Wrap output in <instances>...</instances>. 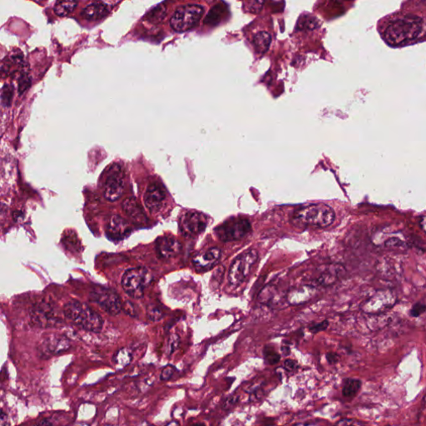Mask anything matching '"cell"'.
Listing matches in <instances>:
<instances>
[{
	"instance_id": "cell-1",
	"label": "cell",
	"mask_w": 426,
	"mask_h": 426,
	"mask_svg": "<svg viewBox=\"0 0 426 426\" xmlns=\"http://www.w3.org/2000/svg\"><path fill=\"white\" fill-rule=\"evenodd\" d=\"M424 28V21L412 14L400 16L390 21L382 37L391 46H402L418 38Z\"/></svg>"
},
{
	"instance_id": "cell-2",
	"label": "cell",
	"mask_w": 426,
	"mask_h": 426,
	"mask_svg": "<svg viewBox=\"0 0 426 426\" xmlns=\"http://www.w3.org/2000/svg\"><path fill=\"white\" fill-rule=\"evenodd\" d=\"M335 220V210L323 202L303 205L295 210L291 217V224L297 228H325L333 224Z\"/></svg>"
},
{
	"instance_id": "cell-3",
	"label": "cell",
	"mask_w": 426,
	"mask_h": 426,
	"mask_svg": "<svg viewBox=\"0 0 426 426\" xmlns=\"http://www.w3.org/2000/svg\"><path fill=\"white\" fill-rule=\"evenodd\" d=\"M64 312L69 321L85 331L94 333L102 331L103 320L87 304L73 300L65 305Z\"/></svg>"
},
{
	"instance_id": "cell-4",
	"label": "cell",
	"mask_w": 426,
	"mask_h": 426,
	"mask_svg": "<svg viewBox=\"0 0 426 426\" xmlns=\"http://www.w3.org/2000/svg\"><path fill=\"white\" fill-rule=\"evenodd\" d=\"M259 259L258 252L249 249L241 253L232 261L228 272V281L233 286H240L250 275L253 268Z\"/></svg>"
},
{
	"instance_id": "cell-5",
	"label": "cell",
	"mask_w": 426,
	"mask_h": 426,
	"mask_svg": "<svg viewBox=\"0 0 426 426\" xmlns=\"http://www.w3.org/2000/svg\"><path fill=\"white\" fill-rule=\"evenodd\" d=\"M204 13V8L199 4H185L176 8L170 23L176 32H186L197 25Z\"/></svg>"
},
{
	"instance_id": "cell-6",
	"label": "cell",
	"mask_w": 426,
	"mask_h": 426,
	"mask_svg": "<svg viewBox=\"0 0 426 426\" xmlns=\"http://www.w3.org/2000/svg\"><path fill=\"white\" fill-rule=\"evenodd\" d=\"M150 280V274L144 267L131 268L122 277V287L132 298L140 299L144 295L145 287Z\"/></svg>"
},
{
	"instance_id": "cell-7",
	"label": "cell",
	"mask_w": 426,
	"mask_h": 426,
	"mask_svg": "<svg viewBox=\"0 0 426 426\" xmlns=\"http://www.w3.org/2000/svg\"><path fill=\"white\" fill-rule=\"evenodd\" d=\"M252 232L249 220L243 217H233L215 228V233L225 243L242 240Z\"/></svg>"
},
{
	"instance_id": "cell-8",
	"label": "cell",
	"mask_w": 426,
	"mask_h": 426,
	"mask_svg": "<svg viewBox=\"0 0 426 426\" xmlns=\"http://www.w3.org/2000/svg\"><path fill=\"white\" fill-rule=\"evenodd\" d=\"M396 302V294L391 290H379L360 306L365 314L376 316L392 308Z\"/></svg>"
},
{
	"instance_id": "cell-9",
	"label": "cell",
	"mask_w": 426,
	"mask_h": 426,
	"mask_svg": "<svg viewBox=\"0 0 426 426\" xmlns=\"http://www.w3.org/2000/svg\"><path fill=\"white\" fill-rule=\"evenodd\" d=\"M123 179V169L118 164H113L110 167L103 186V195L107 201L116 202L120 199L124 190Z\"/></svg>"
},
{
	"instance_id": "cell-10",
	"label": "cell",
	"mask_w": 426,
	"mask_h": 426,
	"mask_svg": "<svg viewBox=\"0 0 426 426\" xmlns=\"http://www.w3.org/2000/svg\"><path fill=\"white\" fill-rule=\"evenodd\" d=\"M92 301L111 316H117L122 310V303L118 294L110 289L96 287L90 294Z\"/></svg>"
},
{
	"instance_id": "cell-11",
	"label": "cell",
	"mask_w": 426,
	"mask_h": 426,
	"mask_svg": "<svg viewBox=\"0 0 426 426\" xmlns=\"http://www.w3.org/2000/svg\"><path fill=\"white\" fill-rule=\"evenodd\" d=\"M207 225V218L201 212H188L181 217V229L185 235L194 237L204 232Z\"/></svg>"
},
{
	"instance_id": "cell-12",
	"label": "cell",
	"mask_w": 426,
	"mask_h": 426,
	"mask_svg": "<svg viewBox=\"0 0 426 426\" xmlns=\"http://www.w3.org/2000/svg\"><path fill=\"white\" fill-rule=\"evenodd\" d=\"M15 174V161L10 153L0 150V191L8 188Z\"/></svg>"
},
{
	"instance_id": "cell-13",
	"label": "cell",
	"mask_w": 426,
	"mask_h": 426,
	"mask_svg": "<svg viewBox=\"0 0 426 426\" xmlns=\"http://www.w3.org/2000/svg\"><path fill=\"white\" fill-rule=\"evenodd\" d=\"M166 200V191L164 186L158 182L151 183L146 190L144 204L152 212H158L164 206Z\"/></svg>"
},
{
	"instance_id": "cell-14",
	"label": "cell",
	"mask_w": 426,
	"mask_h": 426,
	"mask_svg": "<svg viewBox=\"0 0 426 426\" xmlns=\"http://www.w3.org/2000/svg\"><path fill=\"white\" fill-rule=\"evenodd\" d=\"M70 347V342L66 337L52 335L46 337L42 342L40 350L44 355H57L66 351Z\"/></svg>"
},
{
	"instance_id": "cell-15",
	"label": "cell",
	"mask_w": 426,
	"mask_h": 426,
	"mask_svg": "<svg viewBox=\"0 0 426 426\" xmlns=\"http://www.w3.org/2000/svg\"><path fill=\"white\" fill-rule=\"evenodd\" d=\"M156 251L160 257L170 259L178 255L181 251V244L172 236H164L157 240Z\"/></svg>"
},
{
	"instance_id": "cell-16",
	"label": "cell",
	"mask_w": 426,
	"mask_h": 426,
	"mask_svg": "<svg viewBox=\"0 0 426 426\" xmlns=\"http://www.w3.org/2000/svg\"><path fill=\"white\" fill-rule=\"evenodd\" d=\"M32 319L40 327H54L57 324V316L54 309L48 304H40L33 312Z\"/></svg>"
},
{
	"instance_id": "cell-17",
	"label": "cell",
	"mask_w": 426,
	"mask_h": 426,
	"mask_svg": "<svg viewBox=\"0 0 426 426\" xmlns=\"http://www.w3.org/2000/svg\"><path fill=\"white\" fill-rule=\"evenodd\" d=\"M13 97V88L10 86H4L0 90V136L5 130L9 118V107Z\"/></svg>"
},
{
	"instance_id": "cell-18",
	"label": "cell",
	"mask_w": 426,
	"mask_h": 426,
	"mask_svg": "<svg viewBox=\"0 0 426 426\" xmlns=\"http://www.w3.org/2000/svg\"><path fill=\"white\" fill-rule=\"evenodd\" d=\"M317 290L313 286L306 285L292 289L286 293V300L289 304L297 306L306 303L314 297Z\"/></svg>"
},
{
	"instance_id": "cell-19",
	"label": "cell",
	"mask_w": 426,
	"mask_h": 426,
	"mask_svg": "<svg viewBox=\"0 0 426 426\" xmlns=\"http://www.w3.org/2000/svg\"><path fill=\"white\" fill-rule=\"evenodd\" d=\"M221 258V251L217 248H212L197 255L193 259V264L197 269L207 270L217 265Z\"/></svg>"
},
{
	"instance_id": "cell-20",
	"label": "cell",
	"mask_w": 426,
	"mask_h": 426,
	"mask_svg": "<svg viewBox=\"0 0 426 426\" xmlns=\"http://www.w3.org/2000/svg\"><path fill=\"white\" fill-rule=\"evenodd\" d=\"M342 270L343 269H342L341 265H328L322 271V273L320 274V276L316 280L317 285L322 286H328L334 284L336 281L339 280Z\"/></svg>"
},
{
	"instance_id": "cell-21",
	"label": "cell",
	"mask_w": 426,
	"mask_h": 426,
	"mask_svg": "<svg viewBox=\"0 0 426 426\" xmlns=\"http://www.w3.org/2000/svg\"><path fill=\"white\" fill-rule=\"evenodd\" d=\"M123 210L128 217H131L134 222L138 223H144L146 222L145 212L143 207L134 198H127L123 203Z\"/></svg>"
},
{
	"instance_id": "cell-22",
	"label": "cell",
	"mask_w": 426,
	"mask_h": 426,
	"mask_svg": "<svg viewBox=\"0 0 426 426\" xmlns=\"http://www.w3.org/2000/svg\"><path fill=\"white\" fill-rule=\"evenodd\" d=\"M258 300L260 303L266 306H276L281 301V293H279L277 286L273 284H269L261 290Z\"/></svg>"
},
{
	"instance_id": "cell-23",
	"label": "cell",
	"mask_w": 426,
	"mask_h": 426,
	"mask_svg": "<svg viewBox=\"0 0 426 426\" xmlns=\"http://www.w3.org/2000/svg\"><path fill=\"white\" fill-rule=\"evenodd\" d=\"M108 13L107 6L103 3H92L83 10L82 16L89 21H97L104 18Z\"/></svg>"
},
{
	"instance_id": "cell-24",
	"label": "cell",
	"mask_w": 426,
	"mask_h": 426,
	"mask_svg": "<svg viewBox=\"0 0 426 426\" xmlns=\"http://www.w3.org/2000/svg\"><path fill=\"white\" fill-rule=\"evenodd\" d=\"M107 232L115 238H122L128 232V225L119 216H112L107 224Z\"/></svg>"
},
{
	"instance_id": "cell-25",
	"label": "cell",
	"mask_w": 426,
	"mask_h": 426,
	"mask_svg": "<svg viewBox=\"0 0 426 426\" xmlns=\"http://www.w3.org/2000/svg\"><path fill=\"white\" fill-rule=\"evenodd\" d=\"M226 13L227 7L224 4L218 3L217 5L213 6L205 18V24L209 26L217 25L222 20V18H224Z\"/></svg>"
},
{
	"instance_id": "cell-26",
	"label": "cell",
	"mask_w": 426,
	"mask_h": 426,
	"mask_svg": "<svg viewBox=\"0 0 426 426\" xmlns=\"http://www.w3.org/2000/svg\"><path fill=\"white\" fill-rule=\"evenodd\" d=\"M361 388V380L359 379H346L344 380L342 395L344 398L352 399L357 395Z\"/></svg>"
},
{
	"instance_id": "cell-27",
	"label": "cell",
	"mask_w": 426,
	"mask_h": 426,
	"mask_svg": "<svg viewBox=\"0 0 426 426\" xmlns=\"http://www.w3.org/2000/svg\"><path fill=\"white\" fill-rule=\"evenodd\" d=\"M271 42V37L266 32L256 33L253 38V44L258 54H264L267 51Z\"/></svg>"
},
{
	"instance_id": "cell-28",
	"label": "cell",
	"mask_w": 426,
	"mask_h": 426,
	"mask_svg": "<svg viewBox=\"0 0 426 426\" xmlns=\"http://www.w3.org/2000/svg\"><path fill=\"white\" fill-rule=\"evenodd\" d=\"M133 360V355L128 348H122L115 353L112 358V362L114 363L117 369H123L128 366Z\"/></svg>"
},
{
	"instance_id": "cell-29",
	"label": "cell",
	"mask_w": 426,
	"mask_h": 426,
	"mask_svg": "<svg viewBox=\"0 0 426 426\" xmlns=\"http://www.w3.org/2000/svg\"><path fill=\"white\" fill-rule=\"evenodd\" d=\"M77 5L78 2L74 1H59L54 6V12L59 17H64L72 13Z\"/></svg>"
},
{
	"instance_id": "cell-30",
	"label": "cell",
	"mask_w": 426,
	"mask_h": 426,
	"mask_svg": "<svg viewBox=\"0 0 426 426\" xmlns=\"http://www.w3.org/2000/svg\"><path fill=\"white\" fill-rule=\"evenodd\" d=\"M166 17V7L164 5H159L153 8L146 16V18L152 23H161Z\"/></svg>"
},
{
	"instance_id": "cell-31",
	"label": "cell",
	"mask_w": 426,
	"mask_h": 426,
	"mask_svg": "<svg viewBox=\"0 0 426 426\" xmlns=\"http://www.w3.org/2000/svg\"><path fill=\"white\" fill-rule=\"evenodd\" d=\"M263 355H264L265 361L269 365H276L281 359V355H279L277 351L275 350V348L271 345H265L264 350H263Z\"/></svg>"
},
{
	"instance_id": "cell-32",
	"label": "cell",
	"mask_w": 426,
	"mask_h": 426,
	"mask_svg": "<svg viewBox=\"0 0 426 426\" xmlns=\"http://www.w3.org/2000/svg\"><path fill=\"white\" fill-rule=\"evenodd\" d=\"M385 248L396 250H407L408 244L399 238H390L384 243Z\"/></svg>"
},
{
	"instance_id": "cell-33",
	"label": "cell",
	"mask_w": 426,
	"mask_h": 426,
	"mask_svg": "<svg viewBox=\"0 0 426 426\" xmlns=\"http://www.w3.org/2000/svg\"><path fill=\"white\" fill-rule=\"evenodd\" d=\"M176 371V368L172 365H168L162 370L160 374V380L162 381H169L171 380L172 376L175 375Z\"/></svg>"
},
{
	"instance_id": "cell-34",
	"label": "cell",
	"mask_w": 426,
	"mask_h": 426,
	"mask_svg": "<svg viewBox=\"0 0 426 426\" xmlns=\"http://www.w3.org/2000/svg\"><path fill=\"white\" fill-rule=\"evenodd\" d=\"M179 344H180V337L178 335H171V337H169V343H168V352L169 355H171L178 348Z\"/></svg>"
},
{
	"instance_id": "cell-35",
	"label": "cell",
	"mask_w": 426,
	"mask_h": 426,
	"mask_svg": "<svg viewBox=\"0 0 426 426\" xmlns=\"http://www.w3.org/2000/svg\"><path fill=\"white\" fill-rule=\"evenodd\" d=\"M426 312V305L421 302H416L413 306L411 307L410 311V315L412 317H418L421 315L425 313Z\"/></svg>"
},
{
	"instance_id": "cell-36",
	"label": "cell",
	"mask_w": 426,
	"mask_h": 426,
	"mask_svg": "<svg viewBox=\"0 0 426 426\" xmlns=\"http://www.w3.org/2000/svg\"><path fill=\"white\" fill-rule=\"evenodd\" d=\"M328 326H329L328 321H324V322L318 323V324L313 325L312 327H310V332L313 333V334H317L318 332H323L325 330H327Z\"/></svg>"
},
{
	"instance_id": "cell-37",
	"label": "cell",
	"mask_w": 426,
	"mask_h": 426,
	"mask_svg": "<svg viewBox=\"0 0 426 426\" xmlns=\"http://www.w3.org/2000/svg\"><path fill=\"white\" fill-rule=\"evenodd\" d=\"M284 366H285V369L287 371H291V372L295 371L298 368L297 363L295 360H291V359H287V360H285Z\"/></svg>"
},
{
	"instance_id": "cell-38",
	"label": "cell",
	"mask_w": 426,
	"mask_h": 426,
	"mask_svg": "<svg viewBox=\"0 0 426 426\" xmlns=\"http://www.w3.org/2000/svg\"><path fill=\"white\" fill-rule=\"evenodd\" d=\"M10 422L8 416L5 412H3L2 410H0V426H9Z\"/></svg>"
},
{
	"instance_id": "cell-39",
	"label": "cell",
	"mask_w": 426,
	"mask_h": 426,
	"mask_svg": "<svg viewBox=\"0 0 426 426\" xmlns=\"http://www.w3.org/2000/svg\"><path fill=\"white\" fill-rule=\"evenodd\" d=\"M238 400V397H235V396H231V397H229V398L227 399V400L225 401L224 405H223V408H231V407H232V406H234V405L237 403Z\"/></svg>"
},
{
	"instance_id": "cell-40",
	"label": "cell",
	"mask_w": 426,
	"mask_h": 426,
	"mask_svg": "<svg viewBox=\"0 0 426 426\" xmlns=\"http://www.w3.org/2000/svg\"><path fill=\"white\" fill-rule=\"evenodd\" d=\"M326 357H327V361L329 362V364H332H332H336L339 360V355L336 354V353H327Z\"/></svg>"
},
{
	"instance_id": "cell-41",
	"label": "cell",
	"mask_w": 426,
	"mask_h": 426,
	"mask_svg": "<svg viewBox=\"0 0 426 426\" xmlns=\"http://www.w3.org/2000/svg\"><path fill=\"white\" fill-rule=\"evenodd\" d=\"M189 426H207L205 425V423H202V422H197V423L191 424Z\"/></svg>"
},
{
	"instance_id": "cell-42",
	"label": "cell",
	"mask_w": 426,
	"mask_h": 426,
	"mask_svg": "<svg viewBox=\"0 0 426 426\" xmlns=\"http://www.w3.org/2000/svg\"><path fill=\"white\" fill-rule=\"evenodd\" d=\"M425 222H426V221H425V217H422V221H421V225H422V229H423V231H425V228H426V227H425Z\"/></svg>"
},
{
	"instance_id": "cell-43",
	"label": "cell",
	"mask_w": 426,
	"mask_h": 426,
	"mask_svg": "<svg viewBox=\"0 0 426 426\" xmlns=\"http://www.w3.org/2000/svg\"></svg>"
}]
</instances>
